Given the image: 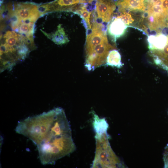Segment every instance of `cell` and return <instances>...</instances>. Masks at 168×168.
Returning <instances> with one entry per match:
<instances>
[{"label":"cell","mask_w":168,"mask_h":168,"mask_svg":"<svg viewBox=\"0 0 168 168\" xmlns=\"http://www.w3.org/2000/svg\"><path fill=\"white\" fill-rule=\"evenodd\" d=\"M91 32L86 35L85 50L86 53L96 45L108 41L104 25L96 21L97 16L94 15Z\"/></svg>","instance_id":"5b68a950"},{"label":"cell","mask_w":168,"mask_h":168,"mask_svg":"<svg viewBox=\"0 0 168 168\" xmlns=\"http://www.w3.org/2000/svg\"><path fill=\"white\" fill-rule=\"evenodd\" d=\"M116 48L109 44L108 41L101 43L86 53L85 66L88 70L106 64L107 58L109 52Z\"/></svg>","instance_id":"277c9868"},{"label":"cell","mask_w":168,"mask_h":168,"mask_svg":"<svg viewBox=\"0 0 168 168\" xmlns=\"http://www.w3.org/2000/svg\"><path fill=\"white\" fill-rule=\"evenodd\" d=\"M127 27L121 20L117 17L113 18L107 26L109 36L114 42L125 33Z\"/></svg>","instance_id":"9c48e42d"},{"label":"cell","mask_w":168,"mask_h":168,"mask_svg":"<svg viewBox=\"0 0 168 168\" xmlns=\"http://www.w3.org/2000/svg\"><path fill=\"white\" fill-rule=\"evenodd\" d=\"M144 1V0H118L115 5L121 13L127 11H144L146 8Z\"/></svg>","instance_id":"ba28073f"},{"label":"cell","mask_w":168,"mask_h":168,"mask_svg":"<svg viewBox=\"0 0 168 168\" xmlns=\"http://www.w3.org/2000/svg\"><path fill=\"white\" fill-rule=\"evenodd\" d=\"M162 6L164 11L168 14V0H163Z\"/></svg>","instance_id":"9a60e30c"},{"label":"cell","mask_w":168,"mask_h":168,"mask_svg":"<svg viewBox=\"0 0 168 168\" xmlns=\"http://www.w3.org/2000/svg\"><path fill=\"white\" fill-rule=\"evenodd\" d=\"M86 2V0H55L39 6V9L42 15L49 12H72L73 9L79 4Z\"/></svg>","instance_id":"8992f818"},{"label":"cell","mask_w":168,"mask_h":168,"mask_svg":"<svg viewBox=\"0 0 168 168\" xmlns=\"http://www.w3.org/2000/svg\"><path fill=\"white\" fill-rule=\"evenodd\" d=\"M117 17L120 19L126 25L132 24L134 21L131 14L129 12L121 13Z\"/></svg>","instance_id":"5bb4252c"},{"label":"cell","mask_w":168,"mask_h":168,"mask_svg":"<svg viewBox=\"0 0 168 168\" xmlns=\"http://www.w3.org/2000/svg\"><path fill=\"white\" fill-rule=\"evenodd\" d=\"M115 8L113 0H96L95 11L97 18L103 22L108 23L111 20Z\"/></svg>","instance_id":"52a82bcc"},{"label":"cell","mask_w":168,"mask_h":168,"mask_svg":"<svg viewBox=\"0 0 168 168\" xmlns=\"http://www.w3.org/2000/svg\"><path fill=\"white\" fill-rule=\"evenodd\" d=\"M85 3H81L76 7L71 12L78 14L82 19V23L86 30V34L91 29L90 23V16L91 12L89 11L86 8Z\"/></svg>","instance_id":"8fae6325"},{"label":"cell","mask_w":168,"mask_h":168,"mask_svg":"<svg viewBox=\"0 0 168 168\" xmlns=\"http://www.w3.org/2000/svg\"><path fill=\"white\" fill-rule=\"evenodd\" d=\"M95 155L91 168H119L124 166L114 152L107 132L96 133Z\"/></svg>","instance_id":"3957f363"},{"label":"cell","mask_w":168,"mask_h":168,"mask_svg":"<svg viewBox=\"0 0 168 168\" xmlns=\"http://www.w3.org/2000/svg\"><path fill=\"white\" fill-rule=\"evenodd\" d=\"M150 51L162 50L168 42V36L161 33L151 35L147 39Z\"/></svg>","instance_id":"30bf717a"},{"label":"cell","mask_w":168,"mask_h":168,"mask_svg":"<svg viewBox=\"0 0 168 168\" xmlns=\"http://www.w3.org/2000/svg\"><path fill=\"white\" fill-rule=\"evenodd\" d=\"M106 64L118 68L122 66L121 56L118 50L114 49L109 52L107 58Z\"/></svg>","instance_id":"4fadbf2b"},{"label":"cell","mask_w":168,"mask_h":168,"mask_svg":"<svg viewBox=\"0 0 168 168\" xmlns=\"http://www.w3.org/2000/svg\"><path fill=\"white\" fill-rule=\"evenodd\" d=\"M15 131L36 146L39 159L43 165L54 164L76 149L70 123L60 107L19 121Z\"/></svg>","instance_id":"6da1fadb"},{"label":"cell","mask_w":168,"mask_h":168,"mask_svg":"<svg viewBox=\"0 0 168 168\" xmlns=\"http://www.w3.org/2000/svg\"><path fill=\"white\" fill-rule=\"evenodd\" d=\"M49 36L48 38L58 45L66 44L69 41V40L64 31V29L62 27L61 24L58 26L56 31L54 33Z\"/></svg>","instance_id":"7c38bea8"},{"label":"cell","mask_w":168,"mask_h":168,"mask_svg":"<svg viewBox=\"0 0 168 168\" xmlns=\"http://www.w3.org/2000/svg\"><path fill=\"white\" fill-rule=\"evenodd\" d=\"M86 2H88L89 3H91L95 1V0H86Z\"/></svg>","instance_id":"2e32d148"},{"label":"cell","mask_w":168,"mask_h":168,"mask_svg":"<svg viewBox=\"0 0 168 168\" xmlns=\"http://www.w3.org/2000/svg\"><path fill=\"white\" fill-rule=\"evenodd\" d=\"M0 37L1 72L11 70L36 49L34 42L14 30H7Z\"/></svg>","instance_id":"7a4b0ae2"}]
</instances>
